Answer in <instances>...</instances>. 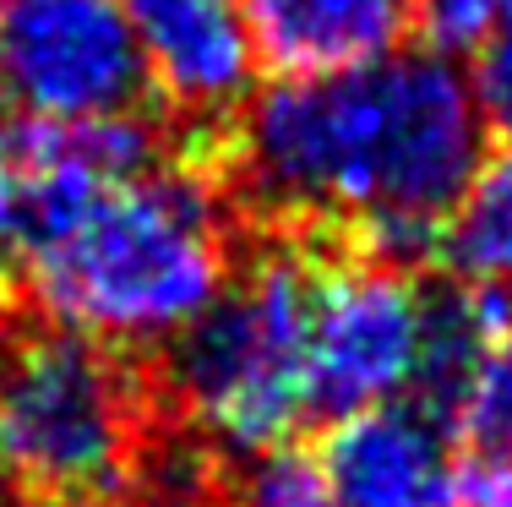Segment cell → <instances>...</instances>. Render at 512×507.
Instances as JSON below:
<instances>
[{
  "label": "cell",
  "instance_id": "6da1fadb",
  "mask_svg": "<svg viewBox=\"0 0 512 507\" xmlns=\"http://www.w3.org/2000/svg\"><path fill=\"white\" fill-rule=\"evenodd\" d=\"M22 208L6 246L55 328L109 349L169 344L229 268V219L202 159L164 164L153 115L93 126L17 120Z\"/></svg>",
  "mask_w": 512,
  "mask_h": 507
},
{
  "label": "cell",
  "instance_id": "7a4b0ae2",
  "mask_svg": "<svg viewBox=\"0 0 512 507\" xmlns=\"http://www.w3.org/2000/svg\"><path fill=\"white\" fill-rule=\"evenodd\" d=\"M485 131L469 77L414 44L349 71L278 77L240 104L229 164L256 208L338 224L360 257L409 268L436 257Z\"/></svg>",
  "mask_w": 512,
  "mask_h": 507
},
{
  "label": "cell",
  "instance_id": "3957f363",
  "mask_svg": "<svg viewBox=\"0 0 512 507\" xmlns=\"http://www.w3.org/2000/svg\"><path fill=\"white\" fill-rule=\"evenodd\" d=\"M311 284V251L262 246L164 344V393L207 442L246 458L311 420Z\"/></svg>",
  "mask_w": 512,
  "mask_h": 507
},
{
  "label": "cell",
  "instance_id": "277c9868",
  "mask_svg": "<svg viewBox=\"0 0 512 507\" xmlns=\"http://www.w3.org/2000/svg\"><path fill=\"white\" fill-rule=\"evenodd\" d=\"M148 469V398L126 355L88 333L0 338V480L28 497L109 502Z\"/></svg>",
  "mask_w": 512,
  "mask_h": 507
},
{
  "label": "cell",
  "instance_id": "5b68a950",
  "mask_svg": "<svg viewBox=\"0 0 512 507\" xmlns=\"http://www.w3.org/2000/svg\"><path fill=\"white\" fill-rule=\"evenodd\" d=\"M126 0H0V99L28 126H93L148 110Z\"/></svg>",
  "mask_w": 512,
  "mask_h": 507
},
{
  "label": "cell",
  "instance_id": "8992f818",
  "mask_svg": "<svg viewBox=\"0 0 512 507\" xmlns=\"http://www.w3.org/2000/svg\"><path fill=\"white\" fill-rule=\"evenodd\" d=\"M425 289L409 268L376 257H316L311 284V415H355V409L409 398L420 371Z\"/></svg>",
  "mask_w": 512,
  "mask_h": 507
},
{
  "label": "cell",
  "instance_id": "52a82bcc",
  "mask_svg": "<svg viewBox=\"0 0 512 507\" xmlns=\"http://www.w3.org/2000/svg\"><path fill=\"white\" fill-rule=\"evenodd\" d=\"M316 458L338 507H463L447 420L420 398L338 415Z\"/></svg>",
  "mask_w": 512,
  "mask_h": 507
},
{
  "label": "cell",
  "instance_id": "ba28073f",
  "mask_svg": "<svg viewBox=\"0 0 512 507\" xmlns=\"http://www.w3.org/2000/svg\"><path fill=\"white\" fill-rule=\"evenodd\" d=\"M148 82L191 126H218L251 99L256 44L235 0H126Z\"/></svg>",
  "mask_w": 512,
  "mask_h": 507
},
{
  "label": "cell",
  "instance_id": "9c48e42d",
  "mask_svg": "<svg viewBox=\"0 0 512 507\" xmlns=\"http://www.w3.org/2000/svg\"><path fill=\"white\" fill-rule=\"evenodd\" d=\"M256 60L278 77H322L404 50L414 0H235Z\"/></svg>",
  "mask_w": 512,
  "mask_h": 507
},
{
  "label": "cell",
  "instance_id": "30bf717a",
  "mask_svg": "<svg viewBox=\"0 0 512 507\" xmlns=\"http://www.w3.org/2000/svg\"><path fill=\"white\" fill-rule=\"evenodd\" d=\"M512 322V289L453 279L442 289H425V333H420V371L409 398H420L431 415H453V404L469 388L480 355L496 344Z\"/></svg>",
  "mask_w": 512,
  "mask_h": 507
},
{
  "label": "cell",
  "instance_id": "8fae6325",
  "mask_svg": "<svg viewBox=\"0 0 512 507\" xmlns=\"http://www.w3.org/2000/svg\"><path fill=\"white\" fill-rule=\"evenodd\" d=\"M463 507H512V322L480 355L447 415Z\"/></svg>",
  "mask_w": 512,
  "mask_h": 507
},
{
  "label": "cell",
  "instance_id": "7c38bea8",
  "mask_svg": "<svg viewBox=\"0 0 512 507\" xmlns=\"http://www.w3.org/2000/svg\"><path fill=\"white\" fill-rule=\"evenodd\" d=\"M436 257L453 268V279L512 289V142L480 159L474 180L442 219Z\"/></svg>",
  "mask_w": 512,
  "mask_h": 507
},
{
  "label": "cell",
  "instance_id": "4fadbf2b",
  "mask_svg": "<svg viewBox=\"0 0 512 507\" xmlns=\"http://www.w3.org/2000/svg\"><path fill=\"white\" fill-rule=\"evenodd\" d=\"M229 507H338V497L322 458L295 442H278L246 453V464L229 480Z\"/></svg>",
  "mask_w": 512,
  "mask_h": 507
},
{
  "label": "cell",
  "instance_id": "5bb4252c",
  "mask_svg": "<svg viewBox=\"0 0 512 507\" xmlns=\"http://www.w3.org/2000/svg\"><path fill=\"white\" fill-rule=\"evenodd\" d=\"M502 6L507 0H414L409 33H420V50L458 66V60L480 55V44L502 22Z\"/></svg>",
  "mask_w": 512,
  "mask_h": 507
},
{
  "label": "cell",
  "instance_id": "9a60e30c",
  "mask_svg": "<svg viewBox=\"0 0 512 507\" xmlns=\"http://www.w3.org/2000/svg\"><path fill=\"white\" fill-rule=\"evenodd\" d=\"M474 104H480L485 126L502 131L512 142V0L502 6V22L491 28V39L480 44V55H474Z\"/></svg>",
  "mask_w": 512,
  "mask_h": 507
},
{
  "label": "cell",
  "instance_id": "2e32d148",
  "mask_svg": "<svg viewBox=\"0 0 512 507\" xmlns=\"http://www.w3.org/2000/svg\"><path fill=\"white\" fill-rule=\"evenodd\" d=\"M17 208H22V164H17V131H6L0 137V240L17 224Z\"/></svg>",
  "mask_w": 512,
  "mask_h": 507
},
{
  "label": "cell",
  "instance_id": "e0dca14e",
  "mask_svg": "<svg viewBox=\"0 0 512 507\" xmlns=\"http://www.w3.org/2000/svg\"><path fill=\"white\" fill-rule=\"evenodd\" d=\"M0 507H104V502H71V497H28V491H17V497H6Z\"/></svg>",
  "mask_w": 512,
  "mask_h": 507
},
{
  "label": "cell",
  "instance_id": "ac0fdd59",
  "mask_svg": "<svg viewBox=\"0 0 512 507\" xmlns=\"http://www.w3.org/2000/svg\"><path fill=\"white\" fill-rule=\"evenodd\" d=\"M6 131H17V115H11L6 99H0V137H6Z\"/></svg>",
  "mask_w": 512,
  "mask_h": 507
}]
</instances>
